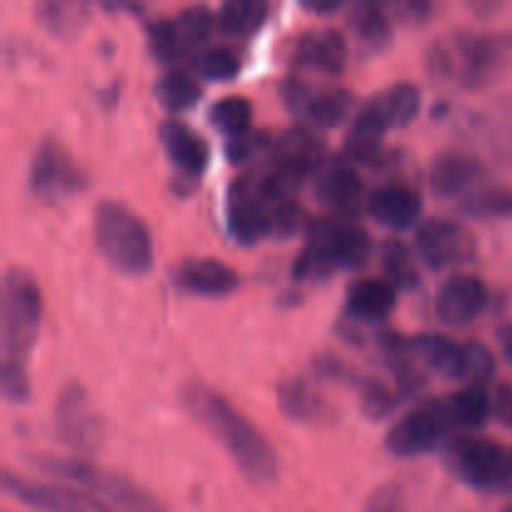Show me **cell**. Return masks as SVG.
Here are the masks:
<instances>
[{
    "instance_id": "cell-1",
    "label": "cell",
    "mask_w": 512,
    "mask_h": 512,
    "mask_svg": "<svg viewBox=\"0 0 512 512\" xmlns=\"http://www.w3.org/2000/svg\"><path fill=\"white\" fill-rule=\"evenodd\" d=\"M180 403L190 418L208 430L210 438L230 455L235 468L253 485L275 483L280 473L278 450L263 430L250 423L223 393L210 388L203 380H188L180 388Z\"/></svg>"
},
{
    "instance_id": "cell-2",
    "label": "cell",
    "mask_w": 512,
    "mask_h": 512,
    "mask_svg": "<svg viewBox=\"0 0 512 512\" xmlns=\"http://www.w3.org/2000/svg\"><path fill=\"white\" fill-rule=\"evenodd\" d=\"M420 88L413 80H395L365 100L345 133V160L355 165H378L388 130L408 128L420 113Z\"/></svg>"
},
{
    "instance_id": "cell-3",
    "label": "cell",
    "mask_w": 512,
    "mask_h": 512,
    "mask_svg": "<svg viewBox=\"0 0 512 512\" xmlns=\"http://www.w3.org/2000/svg\"><path fill=\"white\" fill-rule=\"evenodd\" d=\"M25 463L45 475L60 478L63 483L85 490L100 503H105L115 512H168L163 503L155 498L143 485L133 483L125 475L103 465L85 460L80 455H53V453H28Z\"/></svg>"
},
{
    "instance_id": "cell-4",
    "label": "cell",
    "mask_w": 512,
    "mask_h": 512,
    "mask_svg": "<svg viewBox=\"0 0 512 512\" xmlns=\"http://www.w3.org/2000/svg\"><path fill=\"white\" fill-rule=\"evenodd\" d=\"M503 58L500 38L473 30H455L453 35L433 40L423 55L425 73L433 83H453L475 90L488 83Z\"/></svg>"
},
{
    "instance_id": "cell-5",
    "label": "cell",
    "mask_w": 512,
    "mask_h": 512,
    "mask_svg": "<svg viewBox=\"0 0 512 512\" xmlns=\"http://www.w3.org/2000/svg\"><path fill=\"white\" fill-rule=\"evenodd\" d=\"M93 240L105 263L123 275H145L153 268L155 245L145 220L120 200H100L93 208Z\"/></svg>"
},
{
    "instance_id": "cell-6",
    "label": "cell",
    "mask_w": 512,
    "mask_h": 512,
    "mask_svg": "<svg viewBox=\"0 0 512 512\" xmlns=\"http://www.w3.org/2000/svg\"><path fill=\"white\" fill-rule=\"evenodd\" d=\"M3 313H0V340H3V358L20 360L30 355L40 333L43 320V295L33 275L20 265H10L3 273Z\"/></svg>"
},
{
    "instance_id": "cell-7",
    "label": "cell",
    "mask_w": 512,
    "mask_h": 512,
    "mask_svg": "<svg viewBox=\"0 0 512 512\" xmlns=\"http://www.w3.org/2000/svg\"><path fill=\"white\" fill-rule=\"evenodd\" d=\"M450 473L463 485L483 493L512 495V448L488 438L450 440L445 450Z\"/></svg>"
},
{
    "instance_id": "cell-8",
    "label": "cell",
    "mask_w": 512,
    "mask_h": 512,
    "mask_svg": "<svg viewBox=\"0 0 512 512\" xmlns=\"http://www.w3.org/2000/svg\"><path fill=\"white\" fill-rule=\"evenodd\" d=\"M308 243L323 278L338 270H360L373 255V238L363 225L345 218H315L308 223Z\"/></svg>"
},
{
    "instance_id": "cell-9",
    "label": "cell",
    "mask_w": 512,
    "mask_h": 512,
    "mask_svg": "<svg viewBox=\"0 0 512 512\" xmlns=\"http://www.w3.org/2000/svg\"><path fill=\"white\" fill-rule=\"evenodd\" d=\"M88 188V173L60 140L43 138L28 165V193L43 205H58Z\"/></svg>"
},
{
    "instance_id": "cell-10",
    "label": "cell",
    "mask_w": 512,
    "mask_h": 512,
    "mask_svg": "<svg viewBox=\"0 0 512 512\" xmlns=\"http://www.w3.org/2000/svg\"><path fill=\"white\" fill-rule=\"evenodd\" d=\"M453 433L455 425L445 408V400H430V403L410 408L390 425L385 433V450L403 460L418 458V455L433 453Z\"/></svg>"
},
{
    "instance_id": "cell-11",
    "label": "cell",
    "mask_w": 512,
    "mask_h": 512,
    "mask_svg": "<svg viewBox=\"0 0 512 512\" xmlns=\"http://www.w3.org/2000/svg\"><path fill=\"white\" fill-rule=\"evenodd\" d=\"M215 25V15L208 5H188L165 18L145 23L148 50L158 63H175L195 53Z\"/></svg>"
},
{
    "instance_id": "cell-12",
    "label": "cell",
    "mask_w": 512,
    "mask_h": 512,
    "mask_svg": "<svg viewBox=\"0 0 512 512\" xmlns=\"http://www.w3.org/2000/svg\"><path fill=\"white\" fill-rule=\"evenodd\" d=\"M55 438L78 455H90L103 445L105 425L95 410L88 390L78 380H70L60 388L53 405Z\"/></svg>"
},
{
    "instance_id": "cell-13",
    "label": "cell",
    "mask_w": 512,
    "mask_h": 512,
    "mask_svg": "<svg viewBox=\"0 0 512 512\" xmlns=\"http://www.w3.org/2000/svg\"><path fill=\"white\" fill-rule=\"evenodd\" d=\"M278 95L290 115L303 118L310 128L320 130L338 128L350 118L355 103H358L353 90L340 88V85L315 88V85L300 80L298 75H288L280 80Z\"/></svg>"
},
{
    "instance_id": "cell-14",
    "label": "cell",
    "mask_w": 512,
    "mask_h": 512,
    "mask_svg": "<svg viewBox=\"0 0 512 512\" xmlns=\"http://www.w3.org/2000/svg\"><path fill=\"white\" fill-rule=\"evenodd\" d=\"M0 485L5 495L35 512H115L75 485L25 478L10 468H5L0 475Z\"/></svg>"
},
{
    "instance_id": "cell-15",
    "label": "cell",
    "mask_w": 512,
    "mask_h": 512,
    "mask_svg": "<svg viewBox=\"0 0 512 512\" xmlns=\"http://www.w3.org/2000/svg\"><path fill=\"white\" fill-rule=\"evenodd\" d=\"M158 140L163 153L173 163L175 195H190L210 165V145L193 125L168 118L160 123Z\"/></svg>"
},
{
    "instance_id": "cell-16",
    "label": "cell",
    "mask_w": 512,
    "mask_h": 512,
    "mask_svg": "<svg viewBox=\"0 0 512 512\" xmlns=\"http://www.w3.org/2000/svg\"><path fill=\"white\" fill-rule=\"evenodd\" d=\"M415 250L430 270L440 273L473 263L478 255V240L460 220L430 218L415 233Z\"/></svg>"
},
{
    "instance_id": "cell-17",
    "label": "cell",
    "mask_w": 512,
    "mask_h": 512,
    "mask_svg": "<svg viewBox=\"0 0 512 512\" xmlns=\"http://www.w3.org/2000/svg\"><path fill=\"white\" fill-rule=\"evenodd\" d=\"M275 205H268L258 195L250 170L233 178L225 193V230L238 245H255L258 240L270 238V213Z\"/></svg>"
},
{
    "instance_id": "cell-18",
    "label": "cell",
    "mask_w": 512,
    "mask_h": 512,
    "mask_svg": "<svg viewBox=\"0 0 512 512\" xmlns=\"http://www.w3.org/2000/svg\"><path fill=\"white\" fill-rule=\"evenodd\" d=\"M325 163H328L325 140L310 125H290V128L280 130L270 143L268 165L303 180V183L310 175H318Z\"/></svg>"
},
{
    "instance_id": "cell-19",
    "label": "cell",
    "mask_w": 512,
    "mask_h": 512,
    "mask_svg": "<svg viewBox=\"0 0 512 512\" xmlns=\"http://www.w3.org/2000/svg\"><path fill=\"white\" fill-rule=\"evenodd\" d=\"M170 280L178 290L200 298H225L240 288L233 265L218 258H183L170 268Z\"/></svg>"
},
{
    "instance_id": "cell-20",
    "label": "cell",
    "mask_w": 512,
    "mask_h": 512,
    "mask_svg": "<svg viewBox=\"0 0 512 512\" xmlns=\"http://www.w3.org/2000/svg\"><path fill=\"white\" fill-rule=\"evenodd\" d=\"M488 305V285L475 275H450L435 293V318L448 328H465Z\"/></svg>"
},
{
    "instance_id": "cell-21",
    "label": "cell",
    "mask_w": 512,
    "mask_h": 512,
    "mask_svg": "<svg viewBox=\"0 0 512 512\" xmlns=\"http://www.w3.org/2000/svg\"><path fill=\"white\" fill-rule=\"evenodd\" d=\"M485 175L488 170H485L483 160H478L475 155L463 153V150H443L430 163L428 183L438 198L463 200L480 188Z\"/></svg>"
},
{
    "instance_id": "cell-22",
    "label": "cell",
    "mask_w": 512,
    "mask_h": 512,
    "mask_svg": "<svg viewBox=\"0 0 512 512\" xmlns=\"http://www.w3.org/2000/svg\"><path fill=\"white\" fill-rule=\"evenodd\" d=\"M290 65L340 75L348 65V40L335 28L303 30L290 48Z\"/></svg>"
},
{
    "instance_id": "cell-23",
    "label": "cell",
    "mask_w": 512,
    "mask_h": 512,
    "mask_svg": "<svg viewBox=\"0 0 512 512\" xmlns=\"http://www.w3.org/2000/svg\"><path fill=\"white\" fill-rule=\"evenodd\" d=\"M363 190L360 170L350 160H328L315 175V195L325 208L338 213L340 218L360 208Z\"/></svg>"
},
{
    "instance_id": "cell-24",
    "label": "cell",
    "mask_w": 512,
    "mask_h": 512,
    "mask_svg": "<svg viewBox=\"0 0 512 512\" xmlns=\"http://www.w3.org/2000/svg\"><path fill=\"white\" fill-rule=\"evenodd\" d=\"M278 408L290 423L325 425L335 420V408L303 375H288L278 383Z\"/></svg>"
},
{
    "instance_id": "cell-25",
    "label": "cell",
    "mask_w": 512,
    "mask_h": 512,
    "mask_svg": "<svg viewBox=\"0 0 512 512\" xmlns=\"http://www.w3.org/2000/svg\"><path fill=\"white\" fill-rule=\"evenodd\" d=\"M365 210L385 228L408 230L423 213V200H420L418 190H413L410 185L385 183L370 190L365 198Z\"/></svg>"
},
{
    "instance_id": "cell-26",
    "label": "cell",
    "mask_w": 512,
    "mask_h": 512,
    "mask_svg": "<svg viewBox=\"0 0 512 512\" xmlns=\"http://www.w3.org/2000/svg\"><path fill=\"white\" fill-rule=\"evenodd\" d=\"M415 355L425 368L433 373L443 375L448 380H463L468 385L470 373V358H468V343H458V340L448 338L443 333H418L410 338Z\"/></svg>"
},
{
    "instance_id": "cell-27",
    "label": "cell",
    "mask_w": 512,
    "mask_h": 512,
    "mask_svg": "<svg viewBox=\"0 0 512 512\" xmlns=\"http://www.w3.org/2000/svg\"><path fill=\"white\" fill-rule=\"evenodd\" d=\"M393 23L395 20L390 18L385 5L370 3V0H360L345 10V25L363 55H378L393 45Z\"/></svg>"
},
{
    "instance_id": "cell-28",
    "label": "cell",
    "mask_w": 512,
    "mask_h": 512,
    "mask_svg": "<svg viewBox=\"0 0 512 512\" xmlns=\"http://www.w3.org/2000/svg\"><path fill=\"white\" fill-rule=\"evenodd\" d=\"M398 305V290L385 278L353 280L345 290V315L355 323H380Z\"/></svg>"
},
{
    "instance_id": "cell-29",
    "label": "cell",
    "mask_w": 512,
    "mask_h": 512,
    "mask_svg": "<svg viewBox=\"0 0 512 512\" xmlns=\"http://www.w3.org/2000/svg\"><path fill=\"white\" fill-rule=\"evenodd\" d=\"M378 350L383 355L385 365L398 380L400 395H413L423 388V375H420V360L415 355L410 338H403L395 330H380L378 333Z\"/></svg>"
},
{
    "instance_id": "cell-30",
    "label": "cell",
    "mask_w": 512,
    "mask_h": 512,
    "mask_svg": "<svg viewBox=\"0 0 512 512\" xmlns=\"http://www.w3.org/2000/svg\"><path fill=\"white\" fill-rule=\"evenodd\" d=\"M153 95L160 108L178 115L185 113V110H193L200 103V98H203V85L193 75L185 73V70L170 68L155 78Z\"/></svg>"
},
{
    "instance_id": "cell-31",
    "label": "cell",
    "mask_w": 512,
    "mask_h": 512,
    "mask_svg": "<svg viewBox=\"0 0 512 512\" xmlns=\"http://www.w3.org/2000/svg\"><path fill=\"white\" fill-rule=\"evenodd\" d=\"M35 23L53 38H73L88 23L90 5L75 0H45L35 5Z\"/></svg>"
},
{
    "instance_id": "cell-32",
    "label": "cell",
    "mask_w": 512,
    "mask_h": 512,
    "mask_svg": "<svg viewBox=\"0 0 512 512\" xmlns=\"http://www.w3.org/2000/svg\"><path fill=\"white\" fill-rule=\"evenodd\" d=\"M445 408H448L455 430H468V433L480 430L493 418L490 393L488 388H480V385H463L458 393L445 398Z\"/></svg>"
},
{
    "instance_id": "cell-33",
    "label": "cell",
    "mask_w": 512,
    "mask_h": 512,
    "mask_svg": "<svg viewBox=\"0 0 512 512\" xmlns=\"http://www.w3.org/2000/svg\"><path fill=\"white\" fill-rule=\"evenodd\" d=\"M270 15V5L260 0H228L215 13V25L228 38H245L263 28Z\"/></svg>"
},
{
    "instance_id": "cell-34",
    "label": "cell",
    "mask_w": 512,
    "mask_h": 512,
    "mask_svg": "<svg viewBox=\"0 0 512 512\" xmlns=\"http://www.w3.org/2000/svg\"><path fill=\"white\" fill-rule=\"evenodd\" d=\"M383 278L395 290H415L420 285V268L413 248L400 238H388L380 248Z\"/></svg>"
},
{
    "instance_id": "cell-35",
    "label": "cell",
    "mask_w": 512,
    "mask_h": 512,
    "mask_svg": "<svg viewBox=\"0 0 512 512\" xmlns=\"http://www.w3.org/2000/svg\"><path fill=\"white\" fill-rule=\"evenodd\" d=\"M208 123L225 140L253 130V103L245 95H223L208 108Z\"/></svg>"
},
{
    "instance_id": "cell-36",
    "label": "cell",
    "mask_w": 512,
    "mask_h": 512,
    "mask_svg": "<svg viewBox=\"0 0 512 512\" xmlns=\"http://www.w3.org/2000/svg\"><path fill=\"white\" fill-rule=\"evenodd\" d=\"M193 70L208 83H228L240 73V58L228 45H210L193 55Z\"/></svg>"
},
{
    "instance_id": "cell-37",
    "label": "cell",
    "mask_w": 512,
    "mask_h": 512,
    "mask_svg": "<svg viewBox=\"0 0 512 512\" xmlns=\"http://www.w3.org/2000/svg\"><path fill=\"white\" fill-rule=\"evenodd\" d=\"M460 210L470 218H510L512 190L503 185H485L460 200Z\"/></svg>"
},
{
    "instance_id": "cell-38",
    "label": "cell",
    "mask_w": 512,
    "mask_h": 512,
    "mask_svg": "<svg viewBox=\"0 0 512 512\" xmlns=\"http://www.w3.org/2000/svg\"><path fill=\"white\" fill-rule=\"evenodd\" d=\"M358 395L360 410H363V415L370 423H383V420H388L395 413V408H398L400 398H403L388 383H383L380 378H368V375H365L363 385L358 388Z\"/></svg>"
},
{
    "instance_id": "cell-39",
    "label": "cell",
    "mask_w": 512,
    "mask_h": 512,
    "mask_svg": "<svg viewBox=\"0 0 512 512\" xmlns=\"http://www.w3.org/2000/svg\"><path fill=\"white\" fill-rule=\"evenodd\" d=\"M310 370L318 380H330V383H343L348 388L358 390L363 385L365 375H360L348 360H343L335 353H320L315 355L313 363H310Z\"/></svg>"
},
{
    "instance_id": "cell-40",
    "label": "cell",
    "mask_w": 512,
    "mask_h": 512,
    "mask_svg": "<svg viewBox=\"0 0 512 512\" xmlns=\"http://www.w3.org/2000/svg\"><path fill=\"white\" fill-rule=\"evenodd\" d=\"M270 143H273V135L268 130H248V133L238 135V138L225 140V158L233 165H245L253 163L263 150H270Z\"/></svg>"
},
{
    "instance_id": "cell-41",
    "label": "cell",
    "mask_w": 512,
    "mask_h": 512,
    "mask_svg": "<svg viewBox=\"0 0 512 512\" xmlns=\"http://www.w3.org/2000/svg\"><path fill=\"white\" fill-rule=\"evenodd\" d=\"M0 393H3V398L13 405L28 403L30 380L28 373H25V363L3 358V368H0Z\"/></svg>"
},
{
    "instance_id": "cell-42",
    "label": "cell",
    "mask_w": 512,
    "mask_h": 512,
    "mask_svg": "<svg viewBox=\"0 0 512 512\" xmlns=\"http://www.w3.org/2000/svg\"><path fill=\"white\" fill-rule=\"evenodd\" d=\"M305 210L303 205H298L295 200L288 203L275 205L273 213H270V238L273 240H288L295 233H300L305 223Z\"/></svg>"
},
{
    "instance_id": "cell-43",
    "label": "cell",
    "mask_w": 512,
    "mask_h": 512,
    "mask_svg": "<svg viewBox=\"0 0 512 512\" xmlns=\"http://www.w3.org/2000/svg\"><path fill=\"white\" fill-rule=\"evenodd\" d=\"M468 358H470L468 385H480V388H488L490 380L495 378V355L490 353L488 345L478 343V340H470Z\"/></svg>"
},
{
    "instance_id": "cell-44",
    "label": "cell",
    "mask_w": 512,
    "mask_h": 512,
    "mask_svg": "<svg viewBox=\"0 0 512 512\" xmlns=\"http://www.w3.org/2000/svg\"><path fill=\"white\" fill-rule=\"evenodd\" d=\"M363 512H410V508L398 483H383L368 495Z\"/></svg>"
},
{
    "instance_id": "cell-45",
    "label": "cell",
    "mask_w": 512,
    "mask_h": 512,
    "mask_svg": "<svg viewBox=\"0 0 512 512\" xmlns=\"http://www.w3.org/2000/svg\"><path fill=\"white\" fill-rule=\"evenodd\" d=\"M385 8H388L390 18L405 25H420L433 15V5L425 0H400V3H390Z\"/></svg>"
},
{
    "instance_id": "cell-46",
    "label": "cell",
    "mask_w": 512,
    "mask_h": 512,
    "mask_svg": "<svg viewBox=\"0 0 512 512\" xmlns=\"http://www.w3.org/2000/svg\"><path fill=\"white\" fill-rule=\"evenodd\" d=\"M490 413L495 423L512 428V383H495L490 390Z\"/></svg>"
},
{
    "instance_id": "cell-47",
    "label": "cell",
    "mask_w": 512,
    "mask_h": 512,
    "mask_svg": "<svg viewBox=\"0 0 512 512\" xmlns=\"http://www.w3.org/2000/svg\"><path fill=\"white\" fill-rule=\"evenodd\" d=\"M495 340H498V348L503 353V358L512 365V323H503L495 330Z\"/></svg>"
},
{
    "instance_id": "cell-48",
    "label": "cell",
    "mask_w": 512,
    "mask_h": 512,
    "mask_svg": "<svg viewBox=\"0 0 512 512\" xmlns=\"http://www.w3.org/2000/svg\"><path fill=\"white\" fill-rule=\"evenodd\" d=\"M303 10L310 15H333L343 10V3H303Z\"/></svg>"
},
{
    "instance_id": "cell-49",
    "label": "cell",
    "mask_w": 512,
    "mask_h": 512,
    "mask_svg": "<svg viewBox=\"0 0 512 512\" xmlns=\"http://www.w3.org/2000/svg\"><path fill=\"white\" fill-rule=\"evenodd\" d=\"M98 98L103 100L105 105H113L115 100H118V85H113V88H110V90H100Z\"/></svg>"
}]
</instances>
